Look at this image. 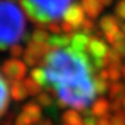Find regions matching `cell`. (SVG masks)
I'll list each match as a JSON object with an SVG mask.
<instances>
[{"instance_id":"1","label":"cell","mask_w":125,"mask_h":125,"mask_svg":"<svg viewBox=\"0 0 125 125\" xmlns=\"http://www.w3.org/2000/svg\"><path fill=\"white\" fill-rule=\"evenodd\" d=\"M90 36L76 32L60 46H50L41 62L44 73V86L57 96L62 107L78 110L89 108L96 97L95 72L104 62L96 60L89 51Z\"/></svg>"},{"instance_id":"2","label":"cell","mask_w":125,"mask_h":125,"mask_svg":"<svg viewBox=\"0 0 125 125\" xmlns=\"http://www.w3.org/2000/svg\"><path fill=\"white\" fill-rule=\"evenodd\" d=\"M26 29V19L18 5L10 0H0V50L19 44Z\"/></svg>"},{"instance_id":"3","label":"cell","mask_w":125,"mask_h":125,"mask_svg":"<svg viewBox=\"0 0 125 125\" xmlns=\"http://www.w3.org/2000/svg\"><path fill=\"white\" fill-rule=\"evenodd\" d=\"M73 0H21L27 14L40 23H52L64 18Z\"/></svg>"},{"instance_id":"4","label":"cell","mask_w":125,"mask_h":125,"mask_svg":"<svg viewBox=\"0 0 125 125\" xmlns=\"http://www.w3.org/2000/svg\"><path fill=\"white\" fill-rule=\"evenodd\" d=\"M43 118L42 108L37 102L30 101L23 104L21 112L14 121V125H37Z\"/></svg>"},{"instance_id":"5","label":"cell","mask_w":125,"mask_h":125,"mask_svg":"<svg viewBox=\"0 0 125 125\" xmlns=\"http://www.w3.org/2000/svg\"><path fill=\"white\" fill-rule=\"evenodd\" d=\"M50 45L48 43H36V42H30L27 49L23 52V62L27 64L28 66H35L38 62L43 60L45 54L49 52Z\"/></svg>"},{"instance_id":"6","label":"cell","mask_w":125,"mask_h":125,"mask_svg":"<svg viewBox=\"0 0 125 125\" xmlns=\"http://www.w3.org/2000/svg\"><path fill=\"white\" fill-rule=\"evenodd\" d=\"M27 64L16 58L8 59L2 64V73L10 81L23 80L27 74Z\"/></svg>"},{"instance_id":"7","label":"cell","mask_w":125,"mask_h":125,"mask_svg":"<svg viewBox=\"0 0 125 125\" xmlns=\"http://www.w3.org/2000/svg\"><path fill=\"white\" fill-rule=\"evenodd\" d=\"M64 20H65L66 26H67L66 30H68V28L70 29L78 28L82 23V21H83V10L81 9V7L79 5L73 4L68 8V10L65 13Z\"/></svg>"},{"instance_id":"8","label":"cell","mask_w":125,"mask_h":125,"mask_svg":"<svg viewBox=\"0 0 125 125\" xmlns=\"http://www.w3.org/2000/svg\"><path fill=\"white\" fill-rule=\"evenodd\" d=\"M10 89L7 80L0 74V117L4 115L9 105Z\"/></svg>"},{"instance_id":"9","label":"cell","mask_w":125,"mask_h":125,"mask_svg":"<svg viewBox=\"0 0 125 125\" xmlns=\"http://www.w3.org/2000/svg\"><path fill=\"white\" fill-rule=\"evenodd\" d=\"M9 89H10V95L16 101V102H22L23 100L29 96L27 88L24 86L23 80H18V81H10L9 85Z\"/></svg>"},{"instance_id":"10","label":"cell","mask_w":125,"mask_h":125,"mask_svg":"<svg viewBox=\"0 0 125 125\" xmlns=\"http://www.w3.org/2000/svg\"><path fill=\"white\" fill-rule=\"evenodd\" d=\"M110 110V103L108 102L105 98H98L96 101H94L92 104V115H94L95 117H105V116H110L109 112Z\"/></svg>"},{"instance_id":"11","label":"cell","mask_w":125,"mask_h":125,"mask_svg":"<svg viewBox=\"0 0 125 125\" xmlns=\"http://www.w3.org/2000/svg\"><path fill=\"white\" fill-rule=\"evenodd\" d=\"M62 119L65 125H83V118L75 109H70L62 114Z\"/></svg>"},{"instance_id":"12","label":"cell","mask_w":125,"mask_h":125,"mask_svg":"<svg viewBox=\"0 0 125 125\" xmlns=\"http://www.w3.org/2000/svg\"><path fill=\"white\" fill-rule=\"evenodd\" d=\"M23 82H24V86H26V88H27L28 93H29L30 96H37L42 92L43 87L41 85H38L31 76L30 78H27V79H23Z\"/></svg>"},{"instance_id":"13","label":"cell","mask_w":125,"mask_h":125,"mask_svg":"<svg viewBox=\"0 0 125 125\" xmlns=\"http://www.w3.org/2000/svg\"><path fill=\"white\" fill-rule=\"evenodd\" d=\"M36 102L40 104L41 107H45V108H50L51 105L54 104V100L53 96L51 95L50 92H41L37 96H36Z\"/></svg>"},{"instance_id":"14","label":"cell","mask_w":125,"mask_h":125,"mask_svg":"<svg viewBox=\"0 0 125 125\" xmlns=\"http://www.w3.org/2000/svg\"><path fill=\"white\" fill-rule=\"evenodd\" d=\"M125 95V86L122 82H116L112 83L109 88V97L110 98H117V97H123Z\"/></svg>"},{"instance_id":"15","label":"cell","mask_w":125,"mask_h":125,"mask_svg":"<svg viewBox=\"0 0 125 125\" xmlns=\"http://www.w3.org/2000/svg\"><path fill=\"white\" fill-rule=\"evenodd\" d=\"M95 89H96V93L100 94V95H103L105 94L109 89V86H108V81L105 79H103L101 76L96 75L95 78Z\"/></svg>"},{"instance_id":"16","label":"cell","mask_w":125,"mask_h":125,"mask_svg":"<svg viewBox=\"0 0 125 125\" xmlns=\"http://www.w3.org/2000/svg\"><path fill=\"white\" fill-rule=\"evenodd\" d=\"M50 36L48 32L43 29H36L32 35H31V42H36V43H46V41Z\"/></svg>"},{"instance_id":"17","label":"cell","mask_w":125,"mask_h":125,"mask_svg":"<svg viewBox=\"0 0 125 125\" xmlns=\"http://www.w3.org/2000/svg\"><path fill=\"white\" fill-rule=\"evenodd\" d=\"M110 121H111V125H125V112H116L114 116L110 117Z\"/></svg>"},{"instance_id":"18","label":"cell","mask_w":125,"mask_h":125,"mask_svg":"<svg viewBox=\"0 0 125 125\" xmlns=\"http://www.w3.org/2000/svg\"><path fill=\"white\" fill-rule=\"evenodd\" d=\"M23 52H24V49H23L22 46H20L19 44L14 45V46L10 48V54L13 56L14 58H19V57L23 56Z\"/></svg>"},{"instance_id":"19","label":"cell","mask_w":125,"mask_h":125,"mask_svg":"<svg viewBox=\"0 0 125 125\" xmlns=\"http://www.w3.org/2000/svg\"><path fill=\"white\" fill-rule=\"evenodd\" d=\"M121 78V72L117 70L116 67H112L109 71V79H111L112 81H118Z\"/></svg>"},{"instance_id":"20","label":"cell","mask_w":125,"mask_h":125,"mask_svg":"<svg viewBox=\"0 0 125 125\" xmlns=\"http://www.w3.org/2000/svg\"><path fill=\"white\" fill-rule=\"evenodd\" d=\"M83 125H97V119L95 118L94 115H92V112L83 118Z\"/></svg>"},{"instance_id":"21","label":"cell","mask_w":125,"mask_h":125,"mask_svg":"<svg viewBox=\"0 0 125 125\" xmlns=\"http://www.w3.org/2000/svg\"><path fill=\"white\" fill-rule=\"evenodd\" d=\"M97 125H111L110 116L98 117V118H97Z\"/></svg>"},{"instance_id":"22","label":"cell","mask_w":125,"mask_h":125,"mask_svg":"<svg viewBox=\"0 0 125 125\" xmlns=\"http://www.w3.org/2000/svg\"><path fill=\"white\" fill-rule=\"evenodd\" d=\"M37 125H52V123H51V121H49V119H44V121L42 119Z\"/></svg>"},{"instance_id":"23","label":"cell","mask_w":125,"mask_h":125,"mask_svg":"<svg viewBox=\"0 0 125 125\" xmlns=\"http://www.w3.org/2000/svg\"><path fill=\"white\" fill-rule=\"evenodd\" d=\"M122 109H123V111L125 112V95L123 96V98H122Z\"/></svg>"},{"instance_id":"24","label":"cell","mask_w":125,"mask_h":125,"mask_svg":"<svg viewBox=\"0 0 125 125\" xmlns=\"http://www.w3.org/2000/svg\"><path fill=\"white\" fill-rule=\"evenodd\" d=\"M123 73H124V76H125V66H124V68H123Z\"/></svg>"},{"instance_id":"25","label":"cell","mask_w":125,"mask_h":125,"mask_svg":"<svg viewBox=\"0 0 125 125\" xmlns=\"http://www.w3.org/2000/svg\"><path fill=\"white\" fill-rule=\"evenodd\" d=\"M28 125H32V124H28Z\"/></svg>"},{"instance_id":"26","label":"cell","mask_w":125,"mask_h":125,"mask_svg":"<svg viewBox=\"0 0 125 125\" xmlns=\"http://www.w3.org/2000/svg\"><path fill=\"white\" fill-rule=\"evenodd\" d=\"M64 125H65V124H64Z\"/></svg>"}]
</instances>
